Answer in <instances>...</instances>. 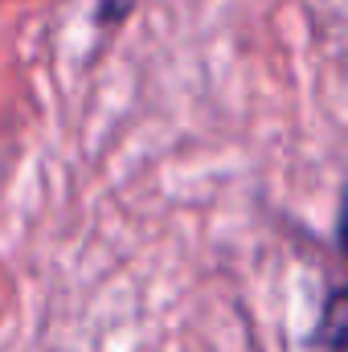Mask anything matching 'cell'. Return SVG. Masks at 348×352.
I'll return each instance as SVG.
<instances>
[{
    "mask_svg": "<svg viewBox=\"0 0 348 352\" xmlns=\"http://www.w3.org/2000/svg\"><path fill=\"white\" fill-rule=\"evenodd\" d=\"M316 344L324 352H348V287L328 295L316 324Z\"/></svg>",
    "mask_w": 348,
    "mask_h": 352,
    "instance_id": "1",
    "label": "cell"
},
{
    "mask_svg": "<svg viewBox=\"0 0 348 352\" xmlns=\"http://www.w3.org/2000/svg\"><path fill=\"white\" fill-rule=\"evenodd\" d=\"M135 4H140V0H98V25H102V29H115Z\"/></svg>",
    "mask_w": 348,
    "mask_h": 352,
    "instance_id": "2",
    "label": "cell"
},
{
    "mask_svg": "<svg viewBox=\"0 0 348 352\" xmlns=\"http://www.w3.org/2000/svg\"><path fill=\"white\" fill-rule=\"evenodd\" d=\"M336 242H340V250H348V188H345V197H340V217H336Z\"/></svg>",
    "mask_w": 348,
    "mask_h": 352,
    "instance_id": "3",
    "label": "cell"
}]
</instances>
